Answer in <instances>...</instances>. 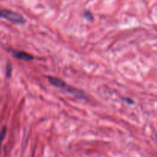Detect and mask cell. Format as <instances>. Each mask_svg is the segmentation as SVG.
Here are the masks:
<instances>
[{
  "label": "cell",
  "mask_w": 157,
  "mask_h": 157,
  "mask_svg": "<svg viewBox=\"0 0 157 157\" xmlns=\"http://www.w3.org/2000/svg\"><path fill=\"white\" fill-rule=\"evenodd\" d=\"M12 55L18 59L24 60V61H32L34 59V57L32 55H29L26 52H18V51H12Z\"/></svg>",
  "instance_id": "3"
},
{
  "label": "cell",
  "mask_w": 157,
  "mask_h": 157,
  "mask_svg": "<svg viewBox=\"0 0 157 157\" xmlns=\"http://www.w3.org/2000/svg\"><path fill=\"white\" fill-rule=\"evenodd\" d=\"M10 73H11V67L10 66L7 67V76L10 77Z\"/></svg>",
  "instance_id": "6"
},
{
  "label": "cell",
  "mask_w": 157,
  "mask_h": 157,
  "mask_svg": "<svg viewBox=\"0 0 157 157\" xmlns=\"http://www.w3.org/2000/svg\"><path fill=\"white\" fill-rule=\"evenodd\" d=\"M48 80L49 82L52 84V85L55 86V87H58V88L64 89V90L67 91L68 93L72 94L75 95L76 97H78L80 99H85V97L84 94L81 91H80L79 90L76 88H74V87H71V86L67 85L64 81L59 79L58 78H55V77H52V76H48L47 77Z\"/></svg>",
  "instance_id": "1"
},
{
  "label": "cell",
  "mask_w": 157,
  "mask_h": 157,
  "mask_svg": "<svg viewBox=\"0 0 157 157\" xmlns=\"http://www.w3.org/2000/svg\"><path fill=\"white\" fill-rule=\"evenodd\" d=\"M0 18H3L12 22L18 23V24L24 23L25 21V19L21 15L6 9H0Z\"/></svg>",
  "instance_id": "2"
},
{
  "label": "cell",
  "mask_w": 157,
  "mask_h": 157,
  "mask_svg": "<svg viewBox=\"0 0 157 157\" xmlns=\"http://www.w3.org/2000/svg\"><path fill=\"white\" fill-rule=\"evenodd\" d=\"M6 127H4V128L2 130V131L0 132V148H1L2 142L3 140H4L5 136H6Z\"/></svg>",
  "instance_id": "4"
},
{
  "label": "cell",
  "mask_w": 157,
  "mask_h": 157,
  "mask_svg": "<svg viewBox=\"0 0 157 157\" xmlns=\"http://www.w3.org/2000/svg\"><path fill=\"white\" fill-rule=\"evenodd\" d=\"M84 15L85 18H87L88 21H92V20H93V15H92V14L90 13V12H88V11H85Z\"/></svg>",
  "instance_id": "5"
}]
</instances>
